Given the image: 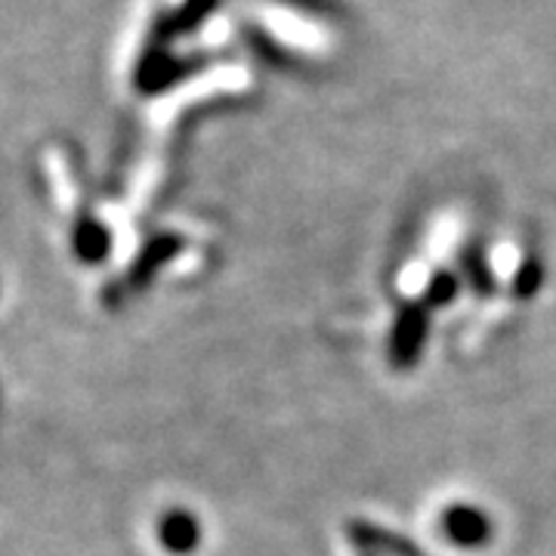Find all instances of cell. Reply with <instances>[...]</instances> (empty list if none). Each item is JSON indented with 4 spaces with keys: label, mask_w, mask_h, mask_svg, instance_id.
<instances>
[{
    "label": "cell",
    "mask_w": 556,
    "mask_h": 556,
    "mask_svg": "<svg viewBox=\"0 0 556 556\" xmlns=\"http://www.w3.org/2000/svg\"><path fill=\"white\" fill-rule=\"evenodd\" d=\"M430 338V309L417 300H408L393 318V328H390V340H387V358L396 371H408L415 368L420 356H424V346Z\"/></svg>",
    "instance_id": "obj_1"
},
{
    "label": "cell",
    "mask_w": 556,
    "mask_h": 556,
    "mask_svg": "<svg viewBox=\"0 0 556 556\" xmlns=\"http://www.w3.org/2000/svg\"><path fill=\"white\" fill-rule=\"evenodd\" d=\"M439 532L464 551H477L492 541V519L477 504H448L439 517Z\"/></svg>",
    "instance_id": "obj_2"
},
{
    "label": "cell",
    "mask_w": 556,
    "mask_h": 556,
    "mask_svg": "<svg viewBox=\"0 0 556 556\" xmlns=\"http://www.w3.org/2000/svg\"><path fill=\"white\" fill-rule=\"evenodd\" d=\"M346 535L362 551V556H427L408 538L396 535V532H387V529H380L375 522L356 519V522H350Z\"/></svg>",
    "instance_id": "obj_3"
},
{
    "label": "cell",
    "mask_w": 556,
    "mask_h": 556,
    "mask_svg": "<svg viewBox=\"0 0 556 556\" xmlns=\"http://www.w3.org/2000/svg\"><path fill=\"white\" fill-rule=\"evenodd\" d=\"M460 269H464V278H467L470 291L479 294V298H492L497 291L495 269H492L489 254H485V248H482L479 241L464 248V254H460Z\"/></svg>",
    "instance_id": "obj_4"
},
{
    "label": "cell",
    "mask_w": 556,
    "mask_h": 556,
    "mask_svg": "<svg viewBox=\"0 0 556 556\" xmlns=\"http://www.w3.org/2000/svg\"><path fill=\"white\" fill-rule=\"evenodd\" d=\"M460 276L452 273V269H437L433 276L427 278V288L420 294V303L433 313V309H442V306H452L460 294Z\"/></svg>",
    "instance_id": "obj_5"
},
{
    "label": "cell",
    "mask_w": 556,
    "mask_h": 556,
    "mask_svg": "<svg viewBox=\"0 0 556 556\" xmlns=\"http://www.w3.org/2000/svg\"><path fill=\"white\" fill-rule=\"evenodd\" d=\"M541 285H544V266H541V260L529 257L526 263H519L517 276H514V294L522 300H532L541 291Z\"/></svg>",
    "instance_id": "obj_6"
}]
</instances>
